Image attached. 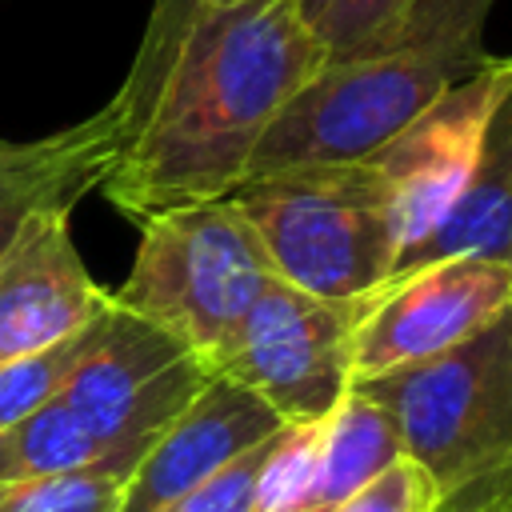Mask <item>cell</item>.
Segmentation results:
<instances>
[{
    "label": "cell",
    "mask_w": 512,
    "mask_h": 512,
    "mask_svg": "<svg viewBox=\"0 0 512 512\" xmlns=\"http://www.w3.org/2000/svg\"><path fill=\"white\" fill-rule=\"evenodd\" d=\"M328 64L300 0H156L128 84L136 120L100 192L128 220L224 200L272 120Z\"/></svg>",
    "instance_id": "6da1fadb"
},
{
    "label": "cell",
    "mask_w": 512,
    "mask_h": 512,
    "mask_svg": "<svg viewBox=\"0 0 512 512\" xmlns=\"http://www.w3.org/2000/svg\"><path fill=\"white\" fill-rule=\"evenodd\" d=\"M496 0H416L364 44L328 56L264 132L248 176L356 160L496 56L484 28Z\"/></svg>",
    "instance_id": "7a4b0ae2"
},
{
    "label": "cell",
    "mask_w": 512,
    "mask_h": 512,
    "mask_svg": "<svg viewBox=\"0 0 512 512\" xmlns=\"http://www.w3.org/2000/svg\"><path fill=\"white\" fill-rule=\"evenodd\" d=\"M436 484V512H512V308L472 340L352 384Z\"/></svg>",
    "instance_id": "3957f363"
},
{
    "label": "cell",
    "mask_w": 512,
    "mask_h": 512,
    "mask_svg": "<svg viewBox=\"0 0 512 512\" xmlns=\"http://www.w3.org/2000/svg\"><path fill=\"white\" fill-rule=\"evenodd\" d=\"M276 280L356 300L384 288L400 260L388 192L364 156L244 176L232 192Z\"/></svg>",
    "instance_id": "277c9868"
},
{
    "label": "cell",
    "mask_w": 512,
    "mask_h": 512,
    "mask_svg": "<svg viewBox=\"0 0 512 512\" xmlns=\"http://www.w3.org/2000/svg\"><path fill=\"white\" fill-rule=\"evenodd\" d=\"M276 268L232 196L180 204L140 224V244L112 304L152 320L208 368Z\"/></svg>",
    "instance_id": "5b68a950"
},
{
    "label": "cell",
    "mask_w": 512,
    "mask_h": 512,
    "mask_svg": "<svg viewBox=\"0 0 512 512\" xmlns=\"http://www.w3.org/2000/svg\"><path fill=\"white\" fill-rule=\"evenodd\" d=\"M212 368L152 320L108 304L88 356L76 364L60 400L104 448V472L128 480L148 444L208 384Z\"/></svg>",
    "instance_id": "8992f818"
},
{
    "label": "cell",
    "mask_w": 512,
    "mask_h": 512,
    "mask_svg": "<svg viewBox=\"0 0 512 512\" xmlns=\"http://www.w3.org/2000/svg\"><path fill=\"white\" fill-rule=\"evenodd\" d=\"M364 300H328L272 280L216 352L212 372L256 392L284 424L324 420L352 388V332Z\"/></svg>",
    "instance_id": "52a82bcc"
},
{
    "label": "cell",
    "mask_w": 512,
    "mask_h": 512,
    "mask_svg": "<svg viewBox=\"0 0 512 512\" xmlns=\"http://www.w3.org/2000/svg\"><path fill=\"white\" fill-rule=\"evenodd\" d=\"M512 308V264L448 256L392 276L368 292L352 332V384L432 360Z\"/></svg>",
    "instance_id": "ba28073f"
},
{
    "label": "cell",
    "mask_w": 512,
    "mask_h": 512,
    "mask_svg": "<svg viewBox=\"0 0 512 512\" xmlns=\"http://www.w3.org/2000/svg\"><path fill=\"white\" fill-rule=\"evenodd\" d=\"M508 84H512V56H496L484 72L448 88L404 128H396L388 140L364 152V160L372 164V172L388 192L400 260L420 240H428L460 200L476 168L484 128Z\"/></svg>",
    "instance_id": "9c48e42d"
},
{
    "label": "cell",
    "mask_w": 512,
    "mask_h": 512,
    "mask_svg": "<svg viewBox=\"0 0 512 512\" xmlns=\"http://www.w3.org/2000/svg\"><path fill=\"white\" fill-rule=\"evenodd\" d=\"M136 120V92H120L92 116L24 144L0 140V260L48 212H72L84 196L100 192L120 160Z\"/></svg>",
    "instance_id": "30bf717a"
},
{
    "label": "cell",
    "mask_w": 512,
    "mask_h": 512,
    "mask_svg": "<svg viewBox=\"0 0 512 512\" xmlns=\"http://www.w3.org/2000/svg\"><path fill=\"white\" fill-rule=\"evenodd\" d=\"M280 428L284 420L256 392L212 372L124 480L120 512H160Z\"/></svg>",
    "instance_id": "8fae6325"
},
{
    "label": "cell",
    "mask_w": 512,
    "mask_h": 512,
    "mask_svg": "<svg viewBox=\"0 0 512 512\" xmlns=\"http://www.w3.org/2000/svg\"><path fill=\"white\" fill-rule=\"evenodd\" d=\"M68 216H40L0 260V364L80 332L112 304V292L92 280Z\"/></svg>",
    "instance_id": "7c38bea8"
},
{
    "label": "cell",
    "mask_w": 512,
    "mask_h": 512,
    "mask_svg": "<svg viewBox=\"0 0 512 512\" xmlns=\"http://www.w3.org/2000/svg\"><path fill=\"white\" fill-rule=\"evenodd\" d=\"M448 256H492L512 264V84L484 128V144L460 200L444 224L396 264V276Z\"/></svg>",
    "instance_id": "4fadbf2b"
},
{
    "label": "cell",
    "mask_w": 512,
    "mask_h": 512,
    "mask_svg": "<svg viewBox=\"0 0 512 512\" xmlns=\"http://www.w3.org/2000/svg\"><path fill=\"white\" fill-rule=\"evenodd\" d=\"M400 456L404 448L392 416L368 392L348 388V396L320 420V464H316L312 512L340 504Z\"/></svg>",
    "instance_id": "5bb4252c"
},
{
    "label": "cell",
    "mask_w": 512,
    "mask_h": 512,
    "mask_svg": "<svg viewBox=\"0 0 512 512\" xmlns=\"http://www.w3.org/2000/svg\"><path fill=\"white\" fill-rule=\"evenodd\" d=\"M8 448H12V468L16 480L32 476H56V472H84L96 468L104 472V448L88 432V424L56 396L28 412L20 424L8 428Z\"/></svg>",
    "instance_id": "9a60e30c"
},
{
    "label": "cell",
    "mask_w": 512,
    "mask_h": 512,
    "mask_svg": "<svg viewBox=\"0 0 512 512\" xmlns=\"http://www.w3.org/2000/svg\"><path fill=\"white\" fill-rule=\"evenodd\" d=\"M104 312L92 324H84L80 332L48 344L40 352H28V356H16V360H4L0 364V428L4 432L12 424H20L28 412H36L40 404H48V400L60 396V388L68 384V376L76 372V364L96 344L100 324H104Z\"/></svg>",
    "instance_id": "2e32d148"
},
{
    "label": "cell",
    "mask_w": 512,
    "mask_h": 512,
    "mask_svg": "<svg viewBox=\"0 0 512 512\" xmlns=\"http://www.w3.org/2000/svg\"><path fill=\"white\" fill-rule=\"evenodd\" d=\"M320 464V420L284 424L260 460L252 512H312Z\"/></svg>",
    "instance_id": "e0dca14e"
},
{
    "label": "cell",
    "mask_w": 512,
    "mask_h": 512,
    "mask_svg": "<svg viewBox=\"0 0 512 512\" xmlns=\"http://www.w3.org/2000/svg\"><path fill=\"white\" fill-rule=\"evenodd\" d=\"M120 496V476L84 468L0 484V512H120Z\"/></svg>",
    "instance_id": "ac0fdd59"
},
{
    "label": "cell",
    "mask_w": 512,
    "mask_h": 512,
    "mask_svg": "<svg viewBox=\"0 0 512 512\" xmlns=\"http://www.w3.org/2000/svg\"><path fill=\"white\" fill-rule=\"evenodd\" d=\"M300 4L324 52L340 56L364 44L368 36H376L380 28H388L392 20H400L416 0H300Z\"/></svg>",
    "instance_id": "d6986e66"
},
{
    "label": "cell",
    "mask_w": 512,
    "mask_h": 512,
    "mask_svg": "<svg viewBox=\"0 0 512 512\" xmlns=\"http://www.w3.org/2000/svg\"><path fill=\"white\" fill-rule=\"evenodd\" d=\"M324 512H436V484L416 460L400 456L364 488H356Z\"/></svg>",
    "instance_id": "ffe728a7"
},
{
    "label": "cell",
    "mask_w": 512,
    "mask_h": 512,
    "mask_svg": "<svg viewBox=\"0 0 512 512\" xmlns=\"http://www.w3.org/2000/svg\"><path fill=\"white\" fill-rule=\"evenodd\" d=\"M272 440V436H268ZM268 440L248 448L244 456H236L228 468H220L212 480L188 488L184 496H176L172 504H164L160 512H252V492H256V472L260 460L268 452Z\"/></svg>",
    "instance_id": "44dd1931"
},
{
    "label": "cell",
    "mask_w": 512,
    "mask_h": 512,
    "mask_svg": "<svg viewBox=\"0 0 512 512\" xmlns=\"http://www.w3.org/2000/svg\"><path fill=\"white\" fill-rule=\"evenodd\" d=\"M16 468H12V448H8V432L0 428V484H12Z\"/></svg>",
    "instance_id": "7402d4cb"
},
{
    "label": "cell",
    "mask_w": 512,
    "mask_h": 512,
    "mask_svg": "<svg viewBox=\"0 0 512 512\" xmlns=\"http://www.w3.org/2000/svg\"><path fill=\"white\" fill-rule=\"evenodd\" d=\"M196 4H232V0H196Z\"/></svg>",
    "instance_id": "603a6c76"
}]
</instances>
